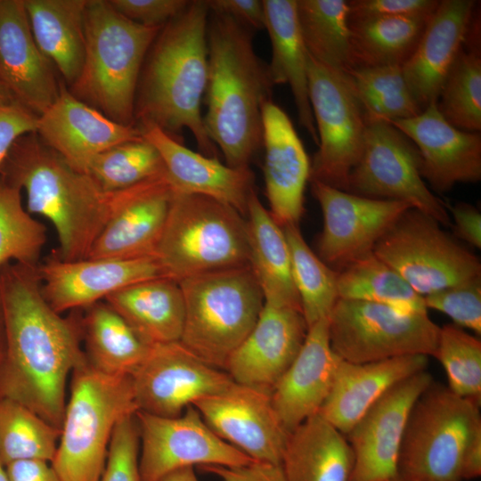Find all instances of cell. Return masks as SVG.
Returning a JSON list of instances; mask_svg holds the SVG:
<instances>
[{"label": "cell", "instance_id": "f907efd6", "mask_svg": "<svg viewBox=\"0 0 481 481\" xmlns=\"http://www.w3.org/2000/svg\"><path fill=\"white\" fill-rule=\"evenodd\" d=\"M37 118L16 102L0 105V165L19 137L37 132Z\"/></svg>", "mask_w": 481, "mask_h": 481}, {"label": "cell", "instance_id": "f35d334b", "mask_svg": "<svg viewBox=\"0 0 481 481\" xmlns=\"http://www.w3.org/2000/svg\"><path fill=\"white\" fill-rule=\"evenodd\" d=\"M346 77L366 121L392 122L422 111L408 88L402 65L354 68Z\"/></svg>", "mask_w": 481, "mask_h": 481}, {"label": "cell", "instance_id": "94428289", "mask_svg": "<svg viewBox=\"0 0 481 481\" xmlns=\"http://www.w3.org/2000/svg\"><path fill=\"white\" fill-rule=\"evenodd\" d=\"M0 481H10L6 467L0 459Z\"/></svg>", "mask_w": 481, "mask_h": 481}, {"label": "cell", "instance_id": "9a60e30c", "mask_svg": "<svg viewBox=\"0 0 481 481\" xmlns=\"http://www.w3.org/2000/svg\"><path fill=\"white\" fill-rule=\"evenodd\" d=\"M310 182L323 216L318 257L336 272L372 252L395 221L411 208L401 201L363 197L318 181Z\"/></svg>", "mask_w": 481, "mask_h": 481}, {"label": "cell", "instance_id": "e0dca14e", "mask_svg": "<svg viewBox=\"0 0 481 481\" xmlns=\"http://www.w3.org/2000/svg\"><path fill=\"white\" fill-rule=\"evenodd\" d=\"M433 380L424 370L398 382L346 435L354 455L349 481H387L399 474V453L410 412Z\"/></svg>", "mask_w": 481, "mask_h": 481}, {"label": "cell", "instance_id": "ac0fdd59", "mask_svg": "<svg viewBox=\"0 0 481 481\" xmlns=\"http://www.w3.org/2000/svg\"><path fill=\"white\" fill-rule=\"evenodd\" d=\"M192 405L219 437L253 461L281 464L289 433L281 425L269 393L233 382Z\"/></svg>", "mask_w": 481, "mask_h": 481}, {"label": "cell", "instance_id": "603a6c76", "mask_svg": "<svg viewBox=\"0 0 481 481\" xmlns=\"http://www.w3.org/2000/svg\"><path fill=\"white\" fill-rule=\"evenodd\" d=\"M391 123L417 148L420 175L438 192L481 179V134L460 130L439 112L436 102L419 115Z\"/></svg>", "mask_w": 481, "mask_h": 481}, {"label": "cell", "instance_id": "5b68a950", "mask_svg": "<svg viewBox=\"0 0 481 481\" xmlns=\"http://www.w3.org/2000/svg\"><path fill=\"white\" fill-rule=\"evenodd\" d=\"M161 28L132 21L110 1L87 0L84 64L69 92L113 121L135 126V102L141 69Z\"/></svg>", "mask_w": 481, "mask_h": 481}, {"label": "cell", "instance_id": "d4e9b609", "mask_svg": "<svg viewBox=\"0 0 481 481\" xmlns=\"http://www.w3.org/2000/svg\"><path fill=\"white\" fill-rule=\"evenodd\" d=\"M262 130L269 211L281 227L298 224L311 161L289 117L273 100L263 105Z\"/></svg>", "mask_w": 481, "mask_h": 481}, {"label": "cell", "instance_id": "ee69618b", "mask_svg": "<svg viewBox=\"0 0 481 481\" xmlns=\"http://www.w3.org/2000/svg\"><path fill=\"white\" fill-rule=\"evenodd\" d=\"M165 173L159 151L144 138L118 144L97 154L86 171L108 193Z\"/></svg>", "mask_w": 481, "mask_h": 481}, {"label": "cell", "instance_id": "f6af8a7d", "mask_svg": "<svg viewBox=\"0 0 481 481\" xmlns=\"http://www.w3.org/2000/svg\"><path fill=\"white\" fill-rule=\"evenodd\" d=\"M443 366L448 388L481 404V341L455 324L440 327L433 355Z\"/></svg>", "mask_w": 481, "mask_h": 481}, {"label": "cell", "instance_id": "8992f818", "mask_svg": "<svg viewBox=\"0 0 481 481\" xmlns=\"http://www.w3.org/2000/svg\"><path fill=\"white\" fill-rule=\"evenodd\" d=\"M70 377L51 465L61 481H99L116 426L138 411L132 377L102 373L87 360Z\"/></svg>", "mask_w": 481, "mask_h": 481}, {"label": "cell", "instance_id": "83f0119b", "mask_svg": "<svg viewBox=\"0 0 481 481\" xmlns=\"http://www.w3.org/2000/svg\"><path fill=\"white\" fill-rule=\"evenodd\" d=\"M477 5L473 0L438 1L417 46L403 64L408 88L421 110L436 102L463 45Z\"/></svg>", "mask_w": 481, "mask_h": 481}, {"label": "cell", "instance_id": "db71d44e", "mask_svg": "<svg viewBox=\"0 0 481 481\" xmlns=\"http://www.w3.org/2000/svg\"><path fill=\"white\" fill-rule=\"evenodd\" d=\"M454 235L475 248H481V214L474 206L459 202L450 207Z\"/></svg>", "mask_w": 481, "mask_h": 481}, {"label": "cell", "instance_id": "9c48e42d", "mask_svg": "<svg viewBox=\"0 0 481 481\" xmlns=\"http://www.w3.org/2000/svg\"><path fill=\"white\" fill-rule=\"evenodd\" d=\"M478 431L480 404L433 380L410 412L399 475L420 481H461L463 453Z\"/></svg>", "mask_w": 481, "mask_h": 481}, {"label": "cell", "instance_id": "484cf974", "mask_svg": "<svg viewBox=\"0 0 481 481\" xmlns=\"http://www.w3.org/2000/svg\"><path fill=\"white\" fill-rule=\"evenodd\" d=\"M139 128L143 137L159 151L175 193L210 197L246 215L255 191V175L249 167H232L216 158L193 151L157 126Z\"/></svg>", "mask_w": 481, "mask_h": 481}, {"label": "cell", "instance_id": "680465c9", "mask_svg": "<svg viewBox=\"0 0 481 481\" xmlns=\"http://www.w3.org/2000/svg\"><path fill=\"white\" fill-rule=\"evenodd\" d=\"M5 356V330L3 310L0 301V371L2 369Z\"/></svg>", "mask_w": 481, "mask_h": 481}, {"label": "cell", "instance_id": "d590c367", "mask_svg": "<svg viewBox=\"0 0 481 481\" xmlns=\"http://www.w3.org/2000/svg\"><path fill=\"white\" fill-rule=\"evenodd\" d=\"M430 15L348 19L352 69L403 66L417 46Z\"/></svg>", "mask_w": 481, "mask_h": 481}, {"label": "cell", "instance_id": "ffe728a7", "mask_svg": "<svg viewBox=\"0 0 481 481\" xmlns=\"http://www.w3.org/2000/svg\"><path fill=\"white\" fill-rule=\"evenodd\" d=\"M37 271L43 295L59 314L84 309L142 281L166 277L155 257L65 261L54 250Z\"/></svg>", "mask_w": 481, "mask_h": 481}, {"label": "cell", "instance_id": "30bf717a", "mask_svg": "<svg viewBox=\"0 0 481 481\" xmlns=\"http://www.w3.org/2000/svg\"><path fill=\"white\" fill-rule=\"evenodd\" d=\"M439 330L428 313L365 301L338 298L329 315L331 349L354 363L410 355L433 356Z\"/></svg>", "mask_w": 481, "mask_h": 481}, {"label": "cell", "instance_id": "f546056e", "mask_svg": "<svg viewBox=\"0 0 481 481\" xmlns=\"http://www.w3.org/2000/svg\"><path fill=\"white\" fill-rule=\"evenodd\" d=\"M148 346L178 342L185 316L179 282L168 277L142 281L105 300Z\"/></svg>", "mask_w": 481, "mask_h": 481}, {"label": "cell", "instance_id": "52a82bcc", "mask_svg": "<svg viewBox=\"0 0 481 481\" xmlns=\"http://www.w3.org/2000/svg\"><path fill=\"white\" fill-rule=\"evenodd\" d=\"M154 257L164 275L177 282L249 265L247 220L210 197L175 193Z\"/></svg>", "mask_w": 481, "mask_h": 481}, {"label": "cell", "instance_id": "6da1fadb", "mask_svg": "<svg viewBox=\"0 0 481 481\" xmlns=\"http://www.w3.org/2000/svg\"><path fill=\"white\" fill-rule=\"evenodd\" d=\"M0 301L5 330L0 397L61 429L68 379L86 362L81 309L61 316L43 295L37 266L17 263L0 267Z\"/></svg>", "mask_w": 481, "mask_h": 481}, {"label": "cell", "instance_id": "ab89813d", "mask_svg": "<svg viewBox=\"0 0 481 481\" xmlns=\"http://www.w3.org/2000/svg\"><path fill=\"white\" fill-rule=\"evenodd\" d=\"M282 229L289 249L293 282L309 328L328 317L338 299L337 272L310 249L298 224H288Z\"/></svg>", "mask_w": 481, "mask_h": 481}, {"label": "cell", "instance_id": "6f0895ef", "mask_svg": "<svg viewBox=\"0 0 481 481\" xmlns=\"http://www.w3.org/2000/svg\"><path fill=\"white\" fill-rule=\"evenodd\" d=\"M159 481H199V479L193 467H187L166 475Z\"/></svg>", "mask_w": 481, "mask_h": 481}, {"label": "cell", "instance_id": "c3c4849f", "mask_svg": "<svg viewBox=\"0 0 481 481\" xmlns=\"http://www.w3.org/2000/svg\"><path fill=\"white\" fill-rule=\"evenodd\" d=\"M188 0H110L113 8L126 18L148 27H163L179 14Z\"/></svg>", "mask_w": 481, "mask_h": 481}, {"label": "cell", "instance_id": "3957f363", "mask_svg": "<svg viewBox=\"0 0 481 481\" xmlns=\"http://www.w3.org/2000/svg\"><path fill=\"white\" fill-rule=\"evenodd\" d=\"M254 30L209 11L208 81L203 123L232 167H249L263 144L262 108L272 100L267 63L257 54Z\"/></svg>", "mask_w": 481, "mask_h": 481}, {"label": "cell", "instance_id": "e575fe53", "mask_svg": "<svg viewBox=\"0 0 481 481\" xmlns=\"http://www.w3.org/2000/svg\"><path fill=\"white\" fill-rule=\"evenodd\" d=\"M81 310L82 340L88 363L108 375L131 376L151 346L106 301Z\"/></svg>", "mask_w": 481, "mask_h": 481}, {"label": "cell", "instance_id": "8fae6325", "mask_svg": "<svg viewBox=\"0 0 481 481\" xmlns=\"http://www.w3.org/2000/svg\"><path fill=\"white\" fill-rule=\"evenodd\" d=\"M440 225L409 208L372 251L422 297L481 276L479 258Z\"/></svg>", "mask_w": 481, "mask_h": 481}, {"label": "cell", "instance_id": "74e56055", "mask_svg": "<svg viewBox=\"0 0 481 481\" xmlns=\"http://www.w3.org/2000/svg\"><path fill=\"white\" fill-rule=\"evenodd\" d=\"M338 298L428 313L424 298L392 267L370 252L337 272Z\"/></svg>", "mask_w": 481, "mask_h": 481}, {"label": "cell", "instance_id": "816d5d0a", "mask_svg": "<svg viewBox=\"0 0 481 481\" xmlns=\"http://www.w3.org/2000/svg\"><path fill=\"white\" fill-rule=\"evenodd\" d=\"M198 468L222 481H285L281 464L254 461L239 467L203 465Z\"/></svg>", "mask_w": 481, "mask_h": 481}, {"label": "cell", "instance_id": "4dcf8cb0", "mask_svg": "<svg viewBox=\"0 0 481 481\" xmlns=\"http://www.w3.org/2000/svg\"><path fill=\"white\" fill-rule=\"evenodd\" d=\"M272 58L267 64L273 86L288 85L291 90L299 125L318 145L310 103L307 76L308 52L297 15V0H263Z\"/></svg>", "mask_w": 481, "mask_h": 481}, {"label": "cell", "instance_id": "91938a15", "mask_svg": "<svg viewBox=\"0 0 481 481\" xmlns=\"http://www.w3.org/2000/svg\"><path fill=\"white\" fill-rule=\"evenodd\" d=\"M14 102L0 79V105Z\"/></svg>", "mask_w": 481, "mask_h": 481}, {"label": "cell", "instance_id": "44dd1931", "mask_svg": "<svg viewBox=\"0 0 481 481\" xmlns=\"http://www.w3.org/2000/svg\"><path fill=\"white\" fill-rule=\"evenodd\" d=\"M0 79L12 101L37 116L60 92L53 64L32 34L24 0H0Z\"/></svg>", "mask_w": 481, "mask_h": 481}, {"label": "cell", "instance_id": "bcb514c9", "mask_svg": "<svg viewBox=\"0 0 481 481\" xmlns=\"http://www.w3.org/2000/svg\"><path fill=\"white\" fill-rule=\"evenodd\" d=\"M423 298L427 309L441 312L448 315L453 324L481 334V276Z\"/></svg>", "mask_w": 481, "mask_h": 481}, {"label": "cell", "instance_id": "b9f144b4", "mask_svg": "<svg viewBox=\"0 0 481 481\" xmlns=\"http://www.w3.org/2000/svg\"><path fill=\"white\" fill-rule=\"evenodd\" d=\"M436 106L454 127L480 133V48L462 45L440 89Z\"/></svg>", "mask_w": 481, "mask_h": 481}, {"label": "cell", "instance_id": "9f6ffc18", "mask_svg": "<svg viewBox=\"0 0 481 481\" xmlns=\"http://www.w3.org/2000/svg\"><path fill=\"white\" fill-rule=\"evenodd\" d=\"M481 476V431L470 440L463 453L461 466V481L471 480Z\"/></svg>", "mask_w": 481, "mask_h": 481}, {"label": "cell", "instance_id": "2e32d148", "mask_svg": "<svg viewBox=\"0 0 481 481\" xmlns=\"http://www.w3.org/2000/svg\"><path fill=\"white\" fill-rule=\"evenodd\" d=\"M138 411L175 418L200 398L233 384L230 375L187 350L179 341L156 345L131 375Z\"/></svg>", "mask_w": 481, "mask_h": 481}, {"label": "cell", "instance_id": "1f68e13d", "mask_svg": "<svg viewBox=\"0 0 481 481\" xmlns=\"http://www.w3.org/2000/svg\"><path fill=\"white\" fill-rule=\"evenodd\" d=\"M353 465L346 436L319 413L289 433L281 461L285 481H349Z\"/></svg>", "mask_w": 481, "mask_h": 481}, {"label": "cell", "instance_id": "5bb4252c", "mask_svg": "<svg viewBox=\"0 0 481 481\" xmlns=\"http://www.w3.org/2000/svg\"><path fill=\"white\" fill-rule=\"evenodd\" d=\"M135 418L141 481H159L175 470L195 465L239 467L255 461L219 437L193 405L175 418L142 411Z\"/></svg>", "mask_w": 481, "mask_h": 481}, {"label": "cell", "instance_id": "6125c7cd", "mask_svg": "<svg viewBox=\"0 0 481 481\" xmlns=\"http://www.w3.org/2000/svg\"><path fill=\"white\" fill-rule=\"evenodd\" d=\"M387 481H420V480L405 477L398 474L395 477Z\"/></svg>", "mask_w": 481, "mask_h": 481}, {"label": "cell", "instance_id": "f1b7e54d", "mask_svg": "<svg viewBox=\"0 0 481 481\" xmlns=\"http://www.w3.org/2000/svg\"><path fill=\"white\" fill-rule=\"evenodd\" d=\"M428 356L410 355L364 363L340 360L319 414L345 436L391 387L427 370Z\"/></svg>", "mask_w": 481, "mask_h": 481}, {"label": "cell", "instance_id": "8d00e7d4", "mask_svg": "<svg viewBox=\"0 0 481 481\" xmlns=\"http://www.w3.org/2000/svg\"><path fill=\"white\" fill-rule=\"evenodd\" d=\"M297 15L308 53L346 75L352 69L347 1L297 0Z\"/></svg>", "mask_w": 481, "mask_h": 481}, {"label": "cell", "instance_id": "7bdbcfd3", "mask_svg": "<svg viewBox=\"0 0 481 481\" xmlns=\"http://www.w3.org/2000/svg\"><path fill=\"white\" fill-rule=\"evenodd\" d=\"M20 191L0 176V267L38 266L47 240L45 226L24 208Z\"/></svg>", "mask_w": 481, "mask_h": 481}, {"label": "cell", "instance_id": "cb8c5ba5", "mask_svg": "<svg viewBox=\"0 0 481 481\" xmlns=\"http://www.w3.org/2000/svg\"><path fill=\"white\" fill-rule=\"evenodd\" d=\"M36 133L71 167L82 173L97 154L143 138L137 126L113 121L75 97L62 83L56 100L38 116Z\"/></svg>", "mask_w": 481, "mask_h": 481}, {"label": "cell", "instance_id": "60d3db41", "mask_svg": "<svg viewBox=\"0 0 481 481\" xmlns=\"http://www.w3.org/2000/svg\"><path fill=\"white\" fill-rule=\"evenodd\" d=\"M61 429L25 405L0 397V459L7 464L23 460H53Z\"/></svg>", "mask_w": 481, "mask_h": 481}, {"label": "cell", "instance_id": "7c38bea8", "mask_svg": "<svg viewBox=\"0 0 481 481\" xmlns=\"http://www.w3.org/2000/svg\"><path fill=\"white\" fill-rule=\"evenodd\" d=\"M361 155L350 171L346 192L401 201L437 221L452 224L445 205L426 185L415 145L391 123L366 121Z\"/></svg>", "mask_w": 481, "mask_h": 481}, {"label": "cell", "instance_id": "681fc988", "mask_svg": "<svg viewBox=\"0 0 481 481\" xmlns=\"http://www.w3.org/2000/svg\"><path fill=\"white\" fill-rule=\"evenodd\" d=\"M349 20L430 14L436 0H349Z\"/></svg>", "mask_w": 481, "mask_h": 481}, {"label": "cell", "instance_id": "4316f807", "mask_svg": "<svg viewBox=\"0 0 481 481\" xmlns=\"http://www.w3.org/2000/svg\"><path fill=\"white\" fill-rule=\"evenodd\" d=\"M340 360L330 346L329 316L311 325L299 353L270 394L273 407L288 433L319 413Z\"/></svg>", "mask_w": 481, "mask_h": 481}, {"label": "cell", "instance_id": "836d02e7", "mask_svg": "<svg viewBox=\"0 0 481 481\" xmlns=\"http://www.w3.org/2000/svg\"><path fill=\"white\" fill-rule=\"evenodd\" d=\"M87 0H24L30 29L42 53L71 86L85 59Z\"/></svg>", "mask_w": 481, "mask_h": 481}, {"label": "cell", "instance_id": "ba28073f", "mask_svg": "<svg viewBox=\"0 0 481 481\" xmlns=\"http://www.w3.org/2000/svg\"><path fill=\"white\" fill-rule=\"evenodd\" d=\"M179 284L185 304L179 342L205 363L224 371L265 305L250 265L200 274Z\"/></svg>", "mask_w": 481, "mask_h": 481}, {"label": "cell", "instance_id": "7a4b0ae2", "mask_svg": "<svg viewBox=\"0 0 481 481\" xmlns=\"http://www.w3.org/2000/svg\"><path fill=\"white\" fill-rule=\"evenodd\" d=\"M206 0L190 1L165 24L144 59L135 94V126L154 125L183 143L189 130L205 156L217 159L201 114L208 81Z\"/></svg>", "mask_w": 481, "mask_h": 481}, {"label": "cell", "instance_id": "11a10c76", "mask_svg": "<svg viewBox=\"0 0 481 481\" xmlns=\"http://www.w3.org/2000/svg\"><path fill=\"white\" fill-rule=\"evenodd\" d=\"M5 467L10 481H61L51 462L45 461H16Z\"/></svg>", "mask_w": 481, "mask_h": 481}, {"label": "cell", "instance_id": "7402d4cb", "mask_svg": "<svg viewBox=\"0 0 481 481\" xmlns=\"http://www.w3.org/2000/svg\"><path fill=\"white\" fill-rule=\"evenodd\" d=\"M308 331L301 311L268 304L229 358L224 371L238 384L271 394L299 353Z\"/></svg>", "mask_w": 481, "mask_h": 481}, {"label": "cell", "instance_id": "f5cc1de1", "mask_svg": "<svg viewBox=\"0 0 481 481\" xmlns=\"http://www.w3.org/2000/svg\"><path fill=\"white\" fill-rule=\"evenodd\" d=\"M210 12L228 15L255 30L265 29L263 0H206Z\"/></svg>", "mask_w": 481, "mask_h": 481}, {"label": "cell", "instance_id": "4fadbf2b", "mask_svg": "<svg viewBox=\"0 0 481 481\" xmlns=\"http://www.w3.org/2000/svg\"><path fill=\"white\" fill-rule=\"evenodd\" d=\"M307 76L319 141L309 181L345 191L350 171L362 152L365 115L346 75L322 65L309 53Z\"/></svg>", "mask_w": 481, "mask_h": 481}, {"label": "cell", "instance_id": "7dc6e473", "mask_svg": "<svg viewBox=\"0 0 481 481\" xmlns=\"http://www.w3.org/2000/svg\"><path fill=\"white\" fill-rule=\"evenodd\" d=\"M138 458V430L135 415H132L116 426L99 481H141Z\"/></svg>", "mask_w": 481, "mask_h": 481}, {"label": "cell", "instance_id": "d6a6232c", "mask_svg": "<svg viewBox=\"0 0 481 481\" xmlns=\"http://www.w3.org/2000/svg\"><path fill=\"white\" fill-rule=\"evenodd\" d=\"M246 215L249 265L261 288L265 303L302 312L283 229L261 203L256 191L250 195Z\"/></svg>", "mask_w": 481, "mask_h": 481}, {"label": "cell", "instance_id": "277c9868", "mask_svg": "<svg viewBox=\"0 0 481 481\" xmlns=\"http://www.w3.org/2000/svg\"><path fill=\"white\" fill-rule=\"evenodd\" d=\"M0 176L24 189L27 210L47 218L56 230L65 261L86 258L110 214V193L77 171L35 133L19 137L0 165Z\"/></svg>", "mask_w": 481, "mask_h": 481}, {"label": "cell", "instance_id": "d6986e66", "mask_svg": "<svg viewBox=\"0 0 481 481\" xmlns=\"http://www.w3.org/2000/svg\"><path fill=\"white\" fill-rule=\"evenodd\" d=\"M175 193L166 173L110 192L108 220L87 257H154Z\"/></svg>", "mask_w": 481, "mask_h": 481}]
</instances>
